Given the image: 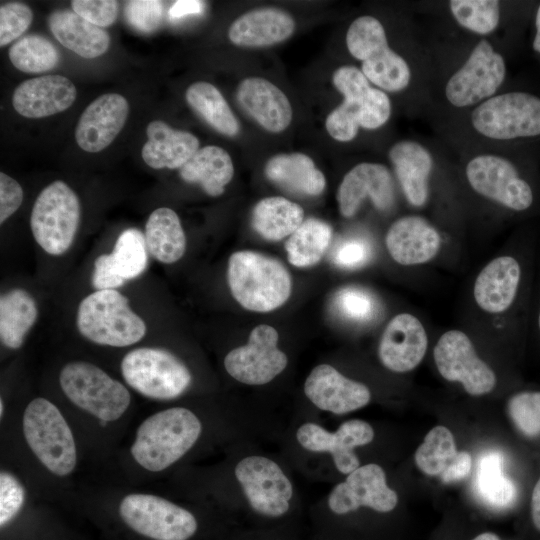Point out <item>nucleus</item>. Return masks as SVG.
I'll return each instance as SVG.
<instances>
[{"mask_svg": "<svg viewBox=\"0 0 540 540\" xmlns=\"http://www.w3.org/2000/svg\"><path fill=\"white\" fill-rule=\"evenodd\" d=\"M476 131L485 137L509 140L540 135V98L525 92L491 97L471 114Z\"/></svg>", "mask_w": 540, "mask_h": 540, "instance_id": "obj_11", "label": "nucleus"}, {"mask_svg": "<svg viewBox=\"0 0 540 540\" xmlns=\"http://www.w3.org/2000/svg\"><path fill=\"white\" fill-rule=\"evenodd\" d=\"M119 514L129 528L153 540H188L198 527L190 511L152 494L125 496Z\"/></svg>", "mask_w": 540, "mask_h": 540, "instance_id": "obj_10", "label": "nucleus"}, {"mask_svg": "<svg viewBox=\"0 0 540 540\" xmlns=\"http://www.w3.org/2000/svg\"><path fill=\"white\" fill-rule=\"evenodd\" d=\"M398 503L397 493L386 482L383 468L375 463L359 466L337 484L329 494L328 506L338 515L347 514L360 507L377 512L392 511Z\"/></svg>", "mask_w": 540, "mask_h": 540, "instance_id": "obj_17", "label": "nucleus"}, {"mask_svg": "<svg viewBox=\"0 0 540 540\" xmlns=\"http://www.w3.org/2000/svg\"><path fill=\"white\" fill-rule=\"evenodd\" d=\"M125 280L118 273L111 254H101L94 261L91 283L96 291L116 290Z\"/></svg>", "mask_w": 540, "mask_h": 540, "instance_id": "obj_50", "label": "nucleus"}, {"mask_svg": "<svg viewBox=\"0 0 540 540\" xmlns=\"http://www.w3.org/2000/svg\"><path fill=\"white\" fill-rule=\"evenodd\" d=\"M234 474L257 513L280 517L289 510L293 486L275 461L260 455L247 456L236 464Z\"/></svg>", "mask_w": 540, "mask_h": 540, "instance_id": "obj_13", "label": "nucleus"}, {"mask_svg": "<svg viewBox=\"0 0 540 540\" xmlns=\"http://www.w3.org/2000/svg\"><path fill=\"white\" fill-rule=\"evenodd\" d=\"M23 190L20 184L4 172L0 173V223L3 224L20 207Z\"/></svg>", "mask_w": 540, "mask_h": 540, "instance_id": "obj_51", "label": "nucleus"}, {"mask_svg": "<svg viewBox=\"0 0 540 540\" xmlns=\"http://www.w3.org/2000/svg\"><path fill=\"white\" fill-rule=\"evenodd\" d=\"M536 326L540 332V305H539V308L537 310V316H536Z\"/></svg>", "mask_w": 540, "mask_h": 540, "instance_id": "obj_57", "label": "nucleus"}, {"mask_svg": "<svg viewBox=\"0 0 540 540\" xmlns=\"http://www.w3.org/2000/svg\"><path fill=\"white\" fill-rule=\"evenodd\" d=\"M59 383L74 405L104 422L119 419L131 402L122 383L86 361L67 363L60 371Z\"/></svg>", "mask_w": 540, "mask_h": 540, "instance_id": "obj_7", "label": "nucleus"}, {"mask_svg": "<svg viewBox=\"0 0 540 540\" xmlns=\"http://www.w3.org/2000/svg\"><path fill=\"white\" fill-rule=\"evenodd\" d=\"M76 87L62 75L28 79L14 90V109L26 118L48 117L68 109L76 99Z\"/></svg>", "mask_w": 540, "mask_h": 540, "instance_id": "obj_25", "label": "nucleus"}, {"mask_svg": "<svg viewBox=\"0 0 540 540\" xmlns=\"http://www.w3.org/2000/svg\"><path fill=\"white\" fill-rule=\"evenodd\" d=\"M234 175L230 155L221 147L209 145L199 148L179 169V176L187 183L199 184L212 197L224 193Z\"/></svg>", "mask_w": 540, "mask_h": 540, "instance_id": "obj_32", "label": "nucleus"}, {"mask_svg": "<svg viewBox=\"0 0 540 540\" xmlns=\"http://www.w3.org/2000/svg\"><path fill=\"white\" fill-rule=\"evenodd\" d=\"M505 73L503 57L487 40H481L464 65L448 80L446 97L456 107L470 106L491 98L504 81Z\"/></svg>", "mask_w": 540, "mask_h": 540, "instance_id": "obj_16", "label": "nucleus"}, {"mask_svg": "<svg viewBox=\"0 0 540 540\" xmlns=\"http://www.w3.org/2000/svg\"><path fill=\"white\" fill-rule=\"evenodd\" d=\"M227 282L243 308L262 313L281 307L292 290L290 273L279 260L250 250L229 257Z\"/></svg>", "mask_w": 540, "mask_h": 540, "instance_id": "obj_2", "label": "nucleus"}, {"mask_svg": "<svg viewBox=\"0 0 540 540\" xmlns=\"http://www.w3.org/2000/svg\"><path fill=\"white\" fill-rule=\"evenodd\" d=\"M129 104L122 95L106 93L91 102L80 116L75 139L81 149L97 153L108 147L123 129Z\"/></svg>", "mask_w": 540, "mask_h": 540, "instance_id": "obj_23", "label": "nucleus"}, {"mask_svg": "<svg viewBox=\"0 0 540 540\" xmlns=\"http://www.w3.org/2000/svg\"><path fill=\"white\" fill-rule=\"evenodd\" d=\"M332 238V228L317 218H308L289 236L285 250L296 267H310L320 262Z\"/></svg>", "mask_w": 540, "mask_h": 540, "instance_id": "obj_38", "label": "nucleus"}, {"mask_svg": "<svg viewBox=\"0 0 540 540\" xmlns=\"http://www.w3.org/2000/svg\"><path fill=\"white\" fill-rule=\"evenodd\" d=\"M374 435L372 426L360 419L343 422L335 432L311 422L302 424L296 432L297 441L304 449L329 452L337 470L347 475L359 467L354 449L372 442Z\"/></svg>", "mask_w": 540, "mask_h": 540, "instance_id": "obj_18", "label": "nucleus"}, {"mask_svg": "<svg viewBox=\"0 0 540 540\" xmlns=\"http://www.w3.org/2000/svg\"><path fill=\"white\" fill-rule=\"evenodd\" d=\"M71 6L77 15L100 28L113 24L118 12L114 0H74Z\"/></svg>", "mask_w": 540, "mask_h": 540, "instance_id": "obj_48", "label": "nucleus"}, {"mask_svg": "<svg viewBox=\"0 0 540 540\" xmlns=\"http://www.w3.org/2000/svg\"><path fill=\"white\" fill-rule=\"evenodd\" d=\"M76 326L89 341L111 347L135 344L147 329L129 299L117 290H99L86 296L78 306Z\"/></svg>", "mask_w": 540, "mask_h": 540, "instance_id": "obj_4", "label": "nucleus"}, {"mask_svg": "<svg viewBox=\"0 0 540 540\" xmlns=\"http://www.w3.org/2000/svg\"><path fill=\"white\" fill-rule=\"evenodd\" d=\"M237 101L269 132H281L291 123L292 107L287 96L266 79H244L237 89Z\"/></svg>", "mask_w": 540, "mask_h": 540, "instance_id": "obj_26", "label": "nucleus"}, {"mask_svg": "<svg viewBox=\"0 0 540 540\" xmlns=\"http://www.w3.org/2000/svg\"><path fill=\"white\" fill-rule=\"evenodd\" d=\"M304 393L317 408L336 415L360 409L371 399L365 384L345 377L329 364L312 369L305 380Z\"/></svg>", "mask_w": 540, "mask_h": 540, "instance_id": "obj_21", "label": "nucleus"}, {"mask_svg": "<svg viewBox=\"0 0 540 540\" xmlns=\"http://www.w3.org/2000/svg\"><path fill=\"white\" fill-rule=\"evenodd\" d=\"M472 540H500L499 536L492 532H485L482 534L477 535Z\"/></svg>", "mask_w": 540, "mask_h": 540, "instance_id": "obj_56", "label": "nucleus"}, {"mask_svg": "<svg viewBox=\"0 0 540 540\" xmlns=\"http://www.w3.org/2000/svg\"><path fill=\"white\" fill-rule=\"evenodd\" d=\"M127 22L143 33L155 31L162 22L163 4L156 0H133L127 2L124 10Z\"/></svg>", "mask_w": 540, "mask_h": 540, "instance_id": "obj_46", "label": "nucleus"}, {"mask_svg": "<svg viewBox=\"0 0 540 540\" xmlns=\"http://www.w3.org/2000/svg\"><path fill=\"white\" fill-rule=\"evenodd\" d=\"M37 317L36 301L28 291L14 288L2 294L0 298L2 344L9 349L20 348Z\"/></svg>", "mask_w": 540, "mask_h": 540, "instance_id": "obj_34", "label": "nucleus"}, {"mask_svg": "<svg viewBox=\"0 0 540 540\" xmlns=\"http://www.w3.org/2000/svg\"><path fill=\"white\" fill-rule=\"evenodd\" d=\"M3 409H4V405H3V400L1 399L0 400V415L1 416L3 415Z\"/></svg>", "mask_w": 540, "mask_h": 540, "instance_id": "obj_58", "label": "nucleus"}, {"mask_svg": "<svg viewBox=\"0 0 540 540\" xmlns=\"http://www.w3.org/2000/svg\"><path fill=\"white\" fill-rule=\"evenodd\" d=\"M385 245L391 258L403 266L425 264L441 248L439 232L423 217L404 216L389 227Z\"/></svg>", "mask_w": 540, "mask_h": 540, "instance_id": "obj_24", "label": "nucleus"}, {"mask_svg": "<svg viewBox=\"0 0 540 540\" xmlns=\"http://www.w3.org/2000/svg\"><path fill=\"white\" fill-rule=\"evenodd\" d=\"M536 34L533 41V48L536 52L540 53V6L538 7L535 19Z\"/></svg>", "mask_w": 540, "mask_h": 540, "instance_id": "obj_55", "label": "nucleus"}, {"mask_svg": "<svg viewBox=\"0 0 540 540\" xmlns=\"http://www.w3.org/2000/svg\"><path fill=\"white\" fill-rule=\"evenodd\" d=\"M33 12L20 2H10L0 7V46L3 47L21 36L30 26Z\"/></svg>", "mask_w": 540, "mask_h": 540, "instance_id": "obj_45", "label": "nucleus"}, {"mask_svg": "<svg viewBox=\"0 0 540 540\" xmlns=\"http://www.w3.org/2000/svg\"><path fill=\"white\" fill-rule=\"evenodd\" d=\"M458 451L452 432L445 426H435L417 448L414 460L417 467L430 476L441 475L454 460Z\"/></svg>", "mask_w": 540, "mask_h": 540, "instance_id": "obj_39", "label": "nucleus"}, {"mask_svg": "<svg viewBox=\"0 0 540 540\" xmlns=\"http://www.w3.org/2000/svg\"><path fill=\"white\" fill-rule=\"evenodd\" d=\"M278 332L267 324L256 326L247 344L231 350L224 359L227 373L247 385H264L287 366L286 354L278 348Z\"/></svg>", "mask_w": 540, "mask_h": 540, "instance_id": "obj_15", "label": "nucleus"}, {"mask_svg": "<svg viewBox=\"0 0 540 540\" xmlns=\"http://www.w3.org/2000/svg\"><path fill=\"white\" fill-rule=\"evenodd\" d=\"M266 177L285 191L301 196H318L326 187L323 173L303 153L278 154L265 166Z\"/></svg>", "mask_w": 540, "mask_h": 540, "instance_id": "obj_30", "label": "nucleus"}, {"mask_svg": "<svg viewBox=\"0 0 540 540\" xmlns=\"http://www.w3.org/2000/svg\"><path fill=\"white\" fill-rule=\"evenodd\" d=\"M190 107L219 133L233 137L240 125L221 92L208 82H196L186 91Z\"/></svg>", "mask_w": 540, "mask_h": 540, "instance_id": "obj_36", "label": "nucleus"}, {"mask_svg": "<svg viewBox=\"0 0 540 540\" xmlns=\"http://www.w3.org/2000/svg\"><path fill=\"white\" fill-rule=\"evenodd\" d=\"M202 432L199 418L184 407H173L146 418L131 446L133 459L151 472L162 471L183 457Z\"/></svg>", "mask_w": 540, "mask_h": 540, "instance_id": "obj_1", "label": "nucleus"}, {"mask_svg": "<svg viewBox=\"0 0 540 540\" xmlns=\"http://www.w3.org/2000/svg\"><path fill=\"white\" fill-rule=\"evenodd\" d=\"M336 198L345 218L353 217L366 198H370L378 210L387 211L395 201L392 176L384 165L357 164L343 177Z\"/></svg>", "mask_w": 540, "mask_h": 540, "instance_id": "obj_20", "label": "nucleus"}, {"mask_svg": "<svg viewBox=\"0 0 540 540\" xmlns=\"http://www.w3.org/2000/svg\"><path fill=\"white\" fill-rule=\"evenodd\" d=\"M371 252V246L365 240L348 239L334 248L332 262L343 269H358L369 261Z\"/></svg>", "mask_w": 540, "mask_h": 540, "instance_id": "obj_49", "label": "nucleus"}, {"mask_svg": "<svg viewBox=\"0 0 540 540\" xmlns=\"http://www.w3.org/2000/svg\"><path fill=\"white\" fill-rule=\"evenodd\" d=\"M295 21L287 12L276 8H260L237 18L229 27L230 41L241 47H266L289 38Z\"/></svg>", "mask_w": 540, "mask_h": 540, "instance_id": "obj_27", "label": "nucleus"}, {"mask_svg": "<svg viewBox=\"0 0 540 540\" xmlns=\"http://www.w3.org/2000/svg\"><path fill=\"white\" fill-rule=\"evenodd\" d=\"M11 63L26 73H43L53 69L60 60L56 47L45 37L27 35L9 49Z\"/></svg>", "mask_w": 540, "mask_h": 540, "instance_id": "obj_40", "label": "nucleus"}, {"mask_svg": "<svg viewBox=\"0 0 540 540\" xmlns=\"http://www.w3.org/2000/svg\"><path fill=\"white\" fill-rule=\"evenodd\" d=\"M476 490L480 498L493 508H506L515 501L517 490L504 473V458L498 451H488L478 459Z\"/></svg>", "mask_w": 540, "mask_h": 540, "instance_id": "obj_37", "label": "nucleus"}, {"mask_svg": "<svg viewBox=\"0 0 540 540\" xmlns=\"http://www.w3.org/2000/svg\"><path fill=\"white\" fill-rule=\"evenodd\" d=\"M80 213L76 193L61 180L52 182L39 193L31 211L35 241L50 255L64 254L74 241Z\"/></svg>", "mask_w": 540, "mask_h": 540, "instance_id": "obj_9", "label": "nucleus"}, {"mask_svg": "<svg viewBox=\"0 0 540 540\" xmlns=\"http://www.w3.org/2000/svg\"><path fill=\"white\" fill-rule=\"evenodd\" d=\"M466 176L475 192L510 210L523 212L534 203L531 185L515 166L496 155H480L466 167Z\"/></svg>", "mask_w": 540, "mask_h": 540, "instance_id": "obj_14", "label": "nucleus"}, {"mask_svg": "<svg viewBox=\"0 0 540 540\" xmlns=\"http://www.w3.org/2000/svg\"><path fill=\"white\" fill-rule=\"evenodd\" d=\"M148 249L144 234L137 228L124 230L110 253L120 276L126 281L141 275L148 264Z\"/></svg>", "mask_w": 540, "mask_h": 540, "instance_id": "obj_41", "label": "nucleus"}, {"mask_svg": "<svg viewBox=\"0 0 540 540\" xmlns=\"http://www.w3.org/2000/svg\"><path fill=\"white\" fill-rule=\"evenodd\" d=\"M531 516L535 528L540 531V478L536 482L532 491Z\"/></svg>", "mask_w": 540, "mask_h": 540, "instance_id": "obj_54", "label": "nucleus"}, {"mask_svg": "<svg viewBox=\"0 0 540 540\" xmlns=\"http://www.w3.org/2000/svg\"><path fill=\"white\" fill-rule=\"evenodd\" d=\"M48 24L60 44L83 58L99 57L109 48L108 33L74 11L56 10L50 14Z\"/></svg>", "mask_w": 540, "mask_h": 540, "instance_id": "obj_31", "label": "nucleus"}, {"mask_svg": "<svg viewBox=\"0 0 540 540\" xmlns=\"http://www.w3.org/2000/svg\"><path fill=\"white\" fill-rule=\"evenodd\" d=\"M524 278L521 259L501 255L491 260L478 274L473 296L478 307L490 314L509 310L517 300Z\"/></svg>", "mask_w": 540, "mask_h": 540, "instance_id": "obj_22", "label": "nucleus"}, {"mask_svg": "<svg viewBox=\"0 0 540 540\" xmlns=\"http://www.w3.org/2000/svg\"><path fill=\"white\" fill-rule=\"evenodd\" d=\"M346 45L350 54L362 61L361 71L368 81L391 92L408 86L410 68L388 46L384 27L378 19L372 16L355 19L348 28Z\"/></svg>", "mask_w": 540, "mask_h": 540, "instance_id": "obj_6", "label": "nucleus"}, {"mask_svg": "<svg viewBox=\"0 0 540 540\" xmlns=\"http://www.w3.org/2000/svg\"><path fill=\"white\" fill-rule=\"evenodd\" d=\"M389 158L407 201L414 207L424 206L433 167L430 153L417 142L400 141L390 149Z\"/></svg>", "mask_w": 540, "mask_h": 540, "instance_id": "obj_29", "label": "nucleus"}, {"mask_svg": "<svg viewBox=\"0 0 540 540\" xmlns=\"http://www.w3.org/2000/svg\"><path fill=\"white\" fill-rule=\"evenodd\" d=\"M332 311L341 319L353 323L372 321L379 312L375 296L358 286L342 287L331 300Z\"/></svg>", "mask_w": 540, "mask_h": 540, "instance_id": "obj_42", "label": "nucleus"}, {"mask_svg": "<svg viewBox=\"0 0 540 540\" xmlns=\"http://www.w3.org/2000/svg\"><path fill=\"white\" fill-rule=\"evenodd\" d=\"M205 5L202 1L180 0L171 5L168 11L170 20H178L187 15L200 14Z\"/></svg>", "mask_w": 540, "mask_h": 540, "instance_id": "obj_53", "label": "nucleus"}, {"mask_svg": "<svg viewBox=\"0 0 540 540\" xmlns=\"http://www.w3.org/2000/svg\"><path fill=\"white\" fill-rule=\"evenodd\" d=\"M300 205L284 197L261 199L253 208V229L268 241H279L290 236L304 221Z\"/></svg>", "mask_w": 540, "mask_h": 540, "instance_id": "obj_35", "label": "nucleus"}, {"mask_svg": "<svg viewBox=\"0 0 540 540\" xmlns=\"http://www.w3.org/2000/svg\"><path fill=\"white\" fill-rule=\"evenodd\" d=\"M148 253L157 261L172 264L186 251V236L175 211L167 207L154 210L145 224Z\"/></svg>", "mask_w": 540, "mask_h": 540, "instance_id": "obj_33", "label": "nucleus"}, {"mask_svg": "<svg viewBox=\"0 0 540 540\" xmlns=\"http://www.w3.org/2000/svg\"><path fill=\"white\" fill-rule=\"evenodd\" d=\"M25 499V490L11 473H0V525L9 523L20 511Z\"/></svg>", "mask_w": 540, "mask_h": 540, "instance_id": "obj_47", "label": "nucleus"}, {"mask_svg": "<svg viewBox=\"0 0 540 540\" xmlns=\"http://www.w3.org/2000/svg\"><path fill=\"white\" fill-rule=\"evenodd\" d=\"M146 133L148 140L143 145L141 155L153 169H180L199 149V140L195 135L174 129L163 121H151Z\"/></svg>", "mask_w": 540, "mask_h": 540, "instance_id": "obj_28", "label": "nucleus"}, {"mask_svg": "<svg viewBox=\"0 0 540 540\" xmlns=\"http://www.w3.org/2000/svg\"><path fill=\"white\" fill-rule=\"evenodd\" d=\"M126 383L145 397L169 400L183 394L191 384L188 367L172 352L155 347L129 351L121 361Z\"/></svg>", "mask_w": 540, "mask_h": 540, "instance_id": "obj_8", "label": "nucleus"}, {"mask_svg": "<svg viewBox=\"0 0 540 540\" xmlns=\"http://www.w3.org/2000/svg\"><path fill=\"white\" fill-rule=\"evenodd\" d=\"M472 468V457L467 451H458L454 460L440 475L443 483H453L463 480Z\"/></svg>", "mask_w": 540, "mask_h": 540, "instance_id": "obj_52", "label": "nucleus"}, {"mask_svg": "<svg viewBox=\"0 0 540 540\" xmlns=\"http://www.w3.org/2000/svg\"><path fill=\"white\" fill-rule=\"evenodd\" d=\"M433 357L440 375L450 382L460 383L472 396L490 393L497 378L490 366L476 352L472 340L463 331L453 329L438 339Z\"/></svg>", "mask_w": 540, "mask_h": 540, "instance_id": "obj_12", "label": "nucleus"}, {"mask_svg": "<svg viewBox=\"0 0 540 540\" xmlns=\"http://www.w3.org/2000/svg\"><path fill=\"white\" fill-rule=\"evenodd\" d=\"M427 347L428 336L421 321L413 314L400 313L386 325L380 338L378 356L388 370L405 373L421 363Z\"/></svg>", "mask_w": 540, "mask_h": 540, "instance_id": "obj_19", "label": "nucleus"}, {"mask_svg": "<svg viewBox=\"0 0 540 540\" xmlns=\"http://www.w3.org/2000/svg\"><path fill=\"white\" fill-rule=\"evenodd\" d=\"M449 5L456 21L475 33L489 34L499 23L500 9L496 0H452Z\"/></svg>", "mask_w": 540, "mask_h": 540, "instance_id": "obj_43", "label": "nucleus"}, {"mask_svg": "<svg viewBox=\"0 0 540 540\" xmlns=\"http://www.w3.org/2000/svg\"><path fill=\"white\" fill-rule=\"evenodd\" d=\"M22 428L25 440L38 460L53 474H70L77 461L71 429L59 409L38 397L26 407Z\"/></svg>", "mask_w": 540, "mask_h": 540, "instance_id": "obj_5", "label": "nucleus"}, {"mask_svg": "<svg viewBox=\"0 0 540 540\" xmlns=\"http://www.w3.org/2000/svg\"><path fill=\"white\" fill-rule=\"evenodd\" d=\"M334 86L344 96V101L326 118L325 127L337 141L353 140L359 127L377 129L384 125L391 114L387 94L372 88L361 70L354 66L339 67L332 76Z\"/></svg>", "mask_w": 540, "mask_h": 540, "instance_id": "obj_3", "label": "nucleus"}, {"mask_svg": "<svg viewBox=\"0 0 540 540\" xmlns=\"http://www.w3.org/2000/svg\"><path fill=\"white\" fill-rule=\"evenodd\" d=\"M508 414L516 428L526 437L540 436V391H521L507 402Z\"/></svg>", "mask_w": 540, "mask_h": 540, "instance_id": "obj_44", "label": "nucleus"}]
</instances>
